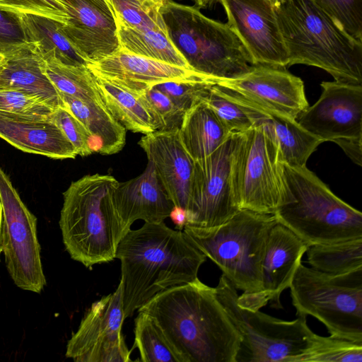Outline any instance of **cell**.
<instances>
[{
  "label": "cell",
  "instance_id": "1",
  "mask_svg": "<svg viewBox=\"0 0 362 362\" xmlns=\"http://www.w3.org/2000/svg\"><path fill=\"white\" fill-rule=\"evenodd\" d=\"M138 312L155 319L186 362H236L240 336L215 288L198 277L158 293Z\"/></svg>",
  "mask_w": 362,
  "mask_h": 362
},
{
  "label": "cell",
  "instance_id": "2",
  "mask_svg": "<svg viewBox=\"0 0 362 362\" xmlns=\"http://www.w3.org/2000/svg\"><path fill=\"white\" fill-rule=\"evenodd\" d=\"M115 258L121 263L127 318L158 293L197 279L206 257L185 232L162 221L130 228L120 240Z\"/></svg>",
  "mask_w": 362,
  "mask_h": 362
},
{
  "label": "cell",
  "instance_id": "3",
  "mask_svg": "<svg viewBox=\"0 0 362 362\" xmlns=\"http://www.w3.org/2000/svg\"><path fill=\"white\" fill-rule=\"evenodd\" d=\"M274 9L287 50V66H316L336 81L362 85L361 42L311 0H280Z\"/></svg>",
  "mask_w": 362,
  "mask_h": 362
},
{
  "label": "cell",
  "instance_id": "4",
  "mask_svg": "<svg viewBox=\"0 0 362 362\" xmlns=\"http://www.w3.org/2000/svg\"><path fill=\"white\" fill-rule=\"evenodd\" d=\"M117 183L111 175H86L63 193L59 218L63 243L71 257L87 268L113 260L127 233L112 199Z\"/></svg>",
  "mask_w": 362,
  "mask_h": 362
},
{
  "label": "cell",
  "instance_id": "5",
  "mask_svg": "<svg viewBox=\"0 0 362 362\" xmlns=\"http://www.w3.org/2000/svg\"><path fill=\"white\" fill-rule=\"evenodd\" d=\"M282 199L277 222L308 245L362 238V214L337 196L305 166L281 163Z\"/></svg>",
  "mask_w": 362,
  "mask_h": 362
},
{
  "label": "cell",
  "instance_id": "6",
  "mask_svg": "<svg viewBox=\"0 0 362 362\" xmlns=\"http://www.w3.org/2000/svg\"><path fill=\"white\" fill-rule=\"evenodd\" d=\"M277 223L274 214L242 209L219 226H185L184 232L232 285L243 291L238 303L259 310L262 259L270 230Z\"/></svg>",
  "mask_w": 362,
  "mask_h": 362
},
{
  "label": "cell",
  "instance_id": "7",
  "mask_svg": "<svg viewBox=\"0 0 362 362\" xmlns=\"http://www.w3.org/2000/svg\"><path fill=\"white\" fill-rule=\"evenodd\" d=\"M167 35L190 68L214 78L232 79L254 63L226 23L204 16L196 6L167 0L160 7Z\"/></svg>",
  "mask_w": 362,
  "mask_h": 362
},
{
  "label": "cell",
  "instance_id": "8",
  "mask_svg": "<svg viewBox=\"0 0 362 362\" xmlns=\"http://www.w3.org/2000/svg\"><path fill=\"white\" fill-rule=\"evenodd\" d=\"M296 315H311L331 336L362 341V269L332 274L300 263L289 286Z\"/></svg>",
  "mask_w": 362,
  "mask_h": 362
},
{
  "label": "cell",
  "instance_id": "9",
  "mask_svg": "<svg viewBox=\"0 0 362 362\" xmlns=\"http://www.w3.org/2000/svg\"><path fill=\"white\" fill-rule=\"evenodd\" d=\"M214 288L240 336L236 362H291L306 349L313 333L307 317L286 321L241 307L237 289L223 274Z\"/></svg>",
  "mask_w": 362,
  "mask_h": 362
},
{
  "label": "cell",
  "instance_id": "10",
  "mask_svg": "<svg viewBox=\"0 0 362 362\" xmlns=\"http://www.w3.org/2000/svg\"><path fill=\"white\" fill-rule=\"evenodd\" d=\"M240 136L232 134L211 154L194 160L185 226L217 227L240 209L236 175Z\"/></svg>",
  "mask_w": 362,
  "mask_h": 362
},
{
  "label": "cell",
  "instance_id": "11",
  "mask_svg": "<svg viewBox=\"0 0 362 362\" xmlns=\"http://www.w3.org/2000/svg\"><path fill=\"white\" fill-rule=\"evenodd\" d=\"M2 244L7 270L23 290L40 293L46 284L37 236V219L0 167Z\"/></svg>",
  "mask_w": 362,
  "mask_h": 362
},
{
  "label": "cell",
  "instance_id": "12",
  "mask_svg": "<svg viewBox=\"0 0 362 362\" xmlns=\"http://www.w3.org/2000/svg\"><path fill=\"white\" fill-rule=\"evenodd\" d=\"M236 175L240 209L274 214L282 199L281 162L277 146L262 127L241 134Z\"/></svg>",
  "mask_w": 362,
  "mask_h": 362
},
{
  "label": "cell",
  "instance_id": "13",
  "mask_svg": "<svg viewBox=\"0 0 362 362\" xmlns=\"http://www.w3.org/2000/svg\"><path fill=\"white\" fill-rule=\"evenodd\" d=\"M124 319L120 281L113 293L91 304L67 343L66 356L76 362L132 361L122 332Z\"/></svg>",
  "mask_w": 362,
  "mask_h": 362
},
{
  "label": "cell",
  "instance_id": "14",
  "mask_svg": "<svg viewBox=\"0 0 362 362\" xmlns=\"http://www.w3.org/2000/svg\"><path fill=\"white\" fill-rule=\"evenodd\" d=\"M318 100L296 119L309 134L337 144L362 139V85L323 81Z\"/></svg>",
  "mask_w": 362,
  "mask_h": 362
},
{
  "label": "cell",
  "instance_id": "15",
  "mask_svg": "<svg viewBox=\"0 0 362 362\" xmlns=\"http://www.w3.org/2000/svg\"><path fill=\"white\" fill-rule=\"evenodd\" d=\"M227 24L246 47L254 64L287 66V50L274 6L265 0H219Z\"/></svg>",
  "mask_w": 362,
  "mask_h": 362
},
{
  "label": "cell",
  "instance_id": "16",
  "mask_svg": "<svg viewBox=\"0 0 362 362\" xmlns=\"http://www.w3.org/2000/svg\"><path fill=\"white\" fill-rule=\"evenodd\" d=\"M214 81L294 119L309 106L302 79L286 66L256 64L240 77Z\"/></svg>",
  "mask_w": 362,
  "mask_h": 362
},
{
  "label": "cell",
  "instance_id": "17",
  "mask_svg": "<svg viewBox=\"0 0 362 362\" xmlns=\"http://www.w3.org/2000/svg\"><path fill=\"white\" fill-rule=\"evenodd\" d=\"M69 20L62 30L88 64L119 49L114 11L107 0H62Z\"/></svg>",
  "mask_w": 362,
  "mask_h": 362
},
{
  "label": "cell",
  "instance_id": "18",
  "mask_svg": "<svg viewBox=\"0 0 362 362\" xmlns=\"http://www.w3.org/2000/svg\"><path fill=\"white\" fill-rule=\"evenodd\" d=\"M215 85L220 93L244 110L253 126H260L267 132L278 148L281 163L290 166H305L309 157L322 143L303 129L296 119L237 92Z\"/></svg>",
  "mask_w": 362,
  "mask_h": 362
},
{
  "label": "cell",
  "instance_id": "19",
  "mask_svg": "<svg viewBox=\"0 0 362 362\" xmlns=\"http://www.w3.org/2000/svg\"><path fill=\"white\" fill-rule=\"evenodd\" d=\"M88 67L95 76L133 93L167 81L211 78L191 69L135 54L120 48L105 58L88 64Z\"/></svg>",
  "mask_w": 362,
  "mask_h": 362
},
{
  "label": "cell",
  "instance_id": "20",
  "mask_svg": "<svg viewBox=\"0 0 362 362\" xmlns=\"http://www.w3.org/2000/svg\"><path fill=\"white\" fill-rule=\"evenodd\" d=\"M138 144L153 164L174 206L186 211L194 160L182 143L179 129L144 134Z\"/></svg>",
  "mask_w": 362,
  "mask_h": 362
},
{
  "label": "cell",
  "instance_id": "21",
  "mask_svg": "<svg viewBox=\"0 0 362 362\" xmlns=\"http://www.w3.org/2000/svg\"><path fill=\"white\" fill-rule=\"evenodd\" d=\"M307 247L303 240L284 225L277 223L271 229L262 263L259 310L269 301L275 308H282L280 296L289 288Z\"/></svg>",
  "mask_w": 362,
  "mask_h": 362
},
{
  "label": "cell",
  "instance_id": "22",
  "mask_svg": "<svg viewBox=\"0 0 362 362\" xmlns=\"http://www.w3.org/2000/svg\"><path fill=\"white\" fill-rule=\"evenodd\" d=\"M112 199L126 233L138 219L145 223L163 221L174 207L149 161L140 175L118 182L112 192Z\"/></svg>",
  "mask_w": 362,
  "mask_h": 362
},
{
  "label": "cell",
  "instance_id": "23",
  "mask_svg": "<svg viewBox=\"0 0 362 362\" xmlns=\"http://www.w3.org/2000/svg\"><path fill=\"white\" fill-rule=\"evenodd\" d=\"M0 138L16 148L55 159L75 158L76 150L52 118L0 111Z\"/></svg>",
  "mask_w": 362,
  "mask_h": 362
},
{
  "label": "cell",
  "instance_id": "24",
  "mask_svg": "<svg viewBox=\"0 0 362 362\" xmlns=\"http://www.w3.org/2000/svg\"><path fill=\"white\" fill-rule=\"evenodd\" d=\"M45 60L31 42L4 54L0 61V90L24 91L56 110L64 107L60 94L47 76Z\"/></svg>",
  "mask_w": 362,
  "mask_h": 362
},
{
  "label": "cell",
  "instance_id": "25",
  "mask_svg": "<svg viewBox=\"0 0 362 362\" xmlns=\"http://www.w3.org/2000/svg\"><path fill=\"white\" fill-rule=\"evenodd\" d=\"M59 94L64 106L90 133L94 153L112 155L122 150L126 143L127 129L112 115L103 101L82 100Z\"/></svg>",
  "mask_w": 362,
  "mask_h": 362
},
{
  "label": "cell",
  "instance_id": "26",
  "mask_svg": "<svg viewBox=\"0 0 362 362\" xmlns=\"http://www.w3.org/2000/svg\"><path fill=\"white\" fill-rule=\"evenodd\" d=\"M25 42L33 43L45 61L54 59L70 66H88L62 30V24L51 18L16 13Z\"/></svg>",
  "mask_w": 362,
  "mask_h": 362
},
{
  "label": "cell",
  "instance_id": "27",
  "mask_svg": "<svg viewBox=\"0 0 362 362\" xmlns=\"http://www.w3.org/2000/svg\"><path fill=\"white\" fill-rule=\"evenodd\" d=\"M179 133L194 160L209 156L232 135L203 101L185 112Z\"/></svg>",
  "mask_w": 362,
  "mask_h": 362
},
{
  "label": "cell",
  "instance_id": "28",
  "mask_svg": "<svg viewBox=\"0 0 362 362\" xmlns=\"http://www.w3.org/2000/svg\"><path fill=\"white\" fill-rule=\"evenodd\" d=\"M115 21L120 49L170 64L191 69L170 40L167 30L135 29L125 25L117 16Z\"/></svg>",
  "mask_w": 362,
  "mask_h": 362
},
{
  "label": "cell",
  "instance_id": "29",
  "mask_svg": "<svg viewBox=\"0 0 362 362\" xmlns=\"http://www.w3.org/2000/svg\"><path fill=\"white\" fill-rule=\"evenodd\" d=\"M95 76L104 104L126 129L143 134L155 131L151 115L134 93L103 78Z\"/></svg>",
  "mask_w": 362,
  "mask_h": 362
},
{
  "label": "cell",
  "instance_id": "30",
  "mask_svg": "<svg viewBox=\"0 0 362 362\" xmlns=\"http://www.w3.org/2000/svg\"><path fill=\"white\" fill-rule=\"evenodd\" d=\"M308 262L322 272L341 274L362 269V238L308 245Z\"/></svg>",
  "mask_w": 362,
  "mask_h": 362
},
{
  "label": "cell",
  "instance_id": "31",
  "mask_svg": "<svg viewBox=\"0 0 362 362\" xmlns=\"http://www.w3.org/2000/svg\"><path fill=\"white\" fill-rule=\"evenodd\" d=\"M134 344L143 362H186L154 318L139 312L134 320Z\"/></svg>",
  "mask_w": 362,
  "mask_h": 362
},
{
  "label": "cell",
  "instance_id": "32",
  "mask_svg": "<svg viewBox=\"0 0 362 362\" xmlns=\"http://www.w3.org/2000/svg\"><path fill=\"white\" fill-rule=\"evenodd\" d=\"M45 62V72L59 93L82 100L103 101L96 76L88 66L66 65L54 59Z\"/></svg>",
  "mask_w": 362,
  "mask_h": 362
},
{
  "label": "cell",
  "instance_id": "33",
  "mask_svg": "<svg viewBox=\"0 0 362 362\" xmlns=\"http://www.w3.org/2000/svg\"><path fill=\"white\" fill-rule=\"evenodd\" d=\"M291 362H362V341L313 332L306 349Z\"/></svg>",
  "mask_w": 362,
  "mask_h": 362
},
{
  "label": "cell",
  "instance_id": "34",
  "mask_svg": "<svg viewBox=\"0 0 362 362\" xmlns=\"http://www.w3.org/2000/svg\"><path fill=\"white\" fill-rule=\"evenodd\" d=\"M115 16L129 27L166 30L161 5L152 0H109Z\"/></svg>",
  "mask_w": 362,
  "mask_h": 362
},
{
  "label": "cell",
  "instance_id": "35",
  "mask_svg": "<svg viewBox=\"0 0 362 362\" xmlns=\"http://www.w3.org/2000/svg\"><path fill=\"white\" fill-rule=\"evenodd\" d=\"M134 93L151 115L155 131L165 132L180 129L185 112L164 93L153 86Z\"/></svg>",
  "mask_w": 362,
  "mask_h": 362
},
{
  "label": "cell",
  "instance_id": "36",
  "mask_svg": "<svg viewBox=\"0 0 362 362\" xmlns=\"http://www.w3.org/2000/svg\"><path fill=\"white\" fill-rule=\"evenodd\" d=\"M202 101L231 134L246 132L253 127L244 110L220 93L215 83L211 86Z\"/></svg>",
  "mask_w": 362,
  "mask_h": 362
},
{
  "label": "cell",
  "instance_id": "37",
  "mask_svg": "<svg viewBox=\"0 0 362 362\" xmlns=\"http://www.w3.org/2000/svg\"><path fill=\"white\" fill-rule=\"evenodd\" d=\"M348 35L362 42V0H311Z\"/></svg>",
  "mask_w": 362,
  "mask_h": 362
},
{
  "label": "cell",
  "instance_id": "38",
  "mask_svg": "<svg viewBox=\"0 0 362 362\" xmlns=\"http://www.w3.org/2000/svg\"><path fill=\"white\" fill-rule=\"evenodd\" d=\"M214 78L167 81L154 86L185 112L203 100Z\"/></svg>",
  "mask_w": 362,
  "mask_h": 362
},
{
  "label": "cell",
  "instance_id": "39",
  "mask_svg": "<svg viewBox=\"0 0 362 362\" xmlns=\"http://www.w3.org/2000/svg\"><path fill=\"white\" fill-rule=\"evenodd\" d=\"M54 109L17 90H0V111L25 117L52 118Z\"/></svg>",
  "mask_w": 362,
  "mask_h": 362
},
{
  "label": "cell",
  "instance_id": "40",
  "mask_svg": "<svg viewBox=\"0 0 362 362\" xmlns=\"http://www.w3.org/2000/svg\"><path fill=\"white\" fill-rule=\"evenodd\" d=\"M52 119L73 145L77 156H88L94 153L90 133L65 106L57 108Z\"/></svg>",
  "mask_w": 362,
  "mask_h": 362
},
{
  "label": "cell",
  "instance_id": "41",
  "mask_svg": "<svg viewBox=\"0 0 362 362\" xmlns=\"http://www.w3.org/2000/svg\"><path fill=\"white\" fill-rule=\"evenodd\" d=\"M0 10L42 16L63 24L69 20L62 0H0Z\"/></svg>",
  "mask_w": 362,
  "mask_h": 362
},
{
  "label": "cell",
  "instance_id": "42",
  "mask_svg": "<svg viewBox=\"0 0 362 362\" xmlns=\"http://www.w3.org/2000/svg\"><path fill=\"white\" fill-rule=\"evenodd\" d=\"M25 42L17 14L0 10V52L2 54Z\"/></svg>",
  "mask_w": 362,
  "mask_h": 362
},
{
  "label": "cell",
  "instance_id": "43",
  "mask_svg": "<svg viewBox=\"0 0 362 362\" xmlns=\"http://www.w3.org/2000/svg\"><path fill=\"white\" fill-rule=\"evenodd\" d=\"M176 227L180 230L184 228L187 222L186 211L174 206L170 214V216Z\"/></svg>",
  "mask_w": 362,
  "mask_h": 362
},
{
  "label": "cell",
  "instance_id": "44",
  "mask_svg": "<svg viewBox=\"0 0 362 362\" xmlns=\"http://www.w3.org/2000/svg\"><path fill=\"white\" fill-rule=\"evenodd\" d=\"M196 6L200 8H205L211 6L219 0H194Z\"/></svg>",
  "mask_w": 362,
  "mask_h": 362
},
{
  "label": "cell",
  "instance_id": "45",
  "mask_svg": "<svg viewBox=\"0 0 362 362\" xmlns=\"http://www.w3.org/2000/svg\"><path fill=\"white\" fill-rule=\"evenodd\" d=\"M3 252L2 244V209L0 203V254Z\"/></svg>",
  "mask_w": 362,
  "mask_h": 362
},
{
  "label": "cell",
  "instance_id": "46",
  "mask_svg": "<svg viewBox=\"0 0 362 362\" xmlns=\"http://www.w3.org/2000/svg\"><path fill=\"white\" fill-rule=\"evenodd\" d=\"M265 1L270 2L272 4H273L275 6L280 0H265Z\"/></svg>",
  "mask_w": 362,
  "mask_h": 362
},
{
  "label": "cell",
  "instance_id": "47",
  "mask_svg": "<svg viewBox=\"0 0 362 362\" xmlns=\"http://www.w3.org/2000/svg\"><path fill=\"white\" fill-rule=\"evenodd\" d=\"M152 1H154V2H155V3H156V4H160V5H161V6H162V5L163 4V3H164L165 1H167V0H152Z\"/></svg>",
  "mask_w": 362,
  "mask_h": 362
},
{
  "label": "cell",
  "instance_id": "48",
  "mask_svg": "<svg viewBox=\"0 0 362 362\" xmlns=\"http://www.w3.org/2000/svg\"><path fill=\"white\" fill-rule=\"evenodd\" d=\"M3 59H4V55H3V54H2V53L0 52V61H1Z\"/></svg>",
  "mask_w": 362,
  "mask_h": 362
},
{
  "label": "cell",
  "instance_id": "49",
  "mask_svg": "<svg viewBox=\"0 0 362 362\" xmlns=\"http://www.w3.org/2000/svg\"><path fill=\"white\" fill-rule=\"evenodd\" d=\"M107 1H108L110 2V1H109V0H107Z\"/></svg>",
  "mask_w": 362,
  "mask_h": 362
}]
</instances>
